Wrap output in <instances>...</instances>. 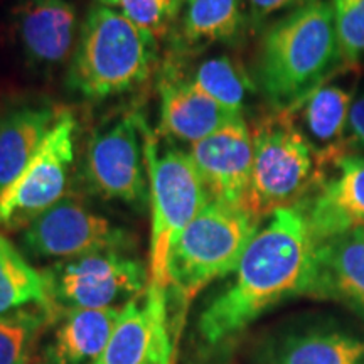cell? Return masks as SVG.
<instances>
[{
  "mask_svg": "<svg viewBox=\"0 0 364 364\" xmlns=\"http://www.w3.org/2000/svg\"><path fill=\"white\" fill-rule=\"evenodd\" d=\"M260 223L245 208L209 201L182 231L167 263V292L176 300L181 321L204 287L236 270Z\"/></svg>",
  "mask_w": 364,
  "mask_h": 364,
  "instance_id": "obj_5",
  "label": "cell"
},
{
  "mask_svg": "<svg viewBox=\"0 0 364 364\" xmlns=\"http://www.w3.org/2000/svg\"><path fill=\"white\" fill-rule=\"evenodd\" d=\"M338 29L343 75L364 68V0H329Z\"/></svg>",
  "mask_w": 364,
  "mask_h": 364,
  "instance_id": "obj_25",
  "label": "cell"
},
{
  "mask_svg": "<svg viewBox=\"0 0 364 364\" xmlns=\"http://www.w3.org/2000/svg\"><path fill=\"white\" fill-rule=\"evenodd\" d=\"M118 2H120V0H98V4H102V6H107V7H117Z\"/></svg>",
  "mask_w": 364,
  "mask_h": 364,
  "instance_id": "obj_29",
  "label": "cell"
},
{
  "mask_svg": "<svg viewBox=\"0 0 364 364\" xmlns=\"http://www.w3.org/2000/svg\"><path fill=\"white\" fill-rule=\"evenodd\" d=\"M122 309V307H120ZM120 309H70L56 317L46 364H93L107 348Z\"/></svg>",
  "mask_w": 364,
  "mask_h": 364,
  "instance_id": "obj_18",
  "label": "cell"
},
{
  "mask_svg": "<svg viewBox=\"0 0 364 364\" xmlns=\"http://www.w3.org/2000/svg\"><path fill=\"white\" fill-rule=\"evenodd\" d=\"M253 166L245 208L258 220L306 203L327 174L289 112L272 110L252 129Z\"/></svg>",
  "mask_w": 364,
  "mask_h": 364,
  "instance_id": "obj_4",
  "label": "cell"
},
{
  "mask_svg": "<svg viewBox=\"0 0 364 364\" xmlns=\"http://www.w3.org/2000/svg\"><path fill=\"white\" fill-rule=\"evenodd\" d=\"M184 78L235 115H243L250 95L258 91L253 76L228 54L203 59Z\"/></svg>",
  "mask_w": 364,
  "mask_h": 364,
  "instance_id": "obj_23",
  "label": "cell"
},
{
  "mask_svg": "<svg viewBox=\"0 0 364 364\" xmlns=\"http://www.w3.org/2000/svg\"><path fill=\"white\" fill-rule=\"evenodd\" d=\"M14 29L29 65L51 71L71 63L78 44V11L70 0H21Z\"/></svg>",
  "mask_w": 364,
  "mask_h": 364,
  "instance_id": "obj_13",
  "label": "cell"
},
{
  "mask_svg": "<svg viewBox=\"0 0 364 364\" xmlns=\"http://www.w3.org/2000/svg\"><path fill=\"white\" fill-rule=\"evenodd\" d=\"M247 29V0H184L179 39L191 51L215 44H235Z\"/></svg>",
  "mask_w": 364,
  "mask_h": 364,
  "instance_id": "obj_21",
  "label": "cell"
},
{
  "mask_svg": "<svg viewBox=\"0 0 364 364\" xmlns=\"http://www.w3.org/2000/svg\"><path fill=\"white\" fill-rule=\"evenodd\" d=\"M161 124L159 134L177 142L194 145L213 135L236 117L216 100L189 83L174 68L164 75L159 86Z\"/></svg>",
  "mask_w": 364,
  "mask_h": 364,
  "instance_id": "obj_16",
  "label": "cell"
},
{
  "mask_svg": "<svg viewBox=\"0 0 364 364\" xmlns=\"http://www.w3.org/2000/svg\"><path fill=\"white\" fill-rule=\"evenodd\" d=\"M182 6L184 0H120L117 7L132 22L157 38L181 16Z\"/></svg>",
  "mask_w": 364,
  "mask_h": 364,
  "instance_id": "obj_26",
  "label": "cell"
},
{
  "mask_svg": "<svg viewBox=\"0 0 364 364\" xmlns=\"http://www.w3.org/2000/svg\"><path fill=\"white\" fill-rule=\"evenodd\" d=\"M265 364H363L364 341L353 334L311 327L273 341L263 353Z\"/></svg>",
  "mask_w": 364,
  "mask_h": 364,
  "instance_id": "obj_20",
  "label": "cell"
},
{
  "mask_svg": "<svg viewBox=\"0 0 364 364\" xmlns=\"http://www.w3.org/2000/svg\"><path fill=\"white\" fill-rule=\"evenodd\" d=\"M304 206L316 245L364 228L363 154L339 159Z\"/></svg>",
  "mask_w": 364,
  "mask_h": 364,
  "instance_id": "obj_14",
  "label": "cell"
},
{
  "mask_svg": "<svg viewBox=\"0 0 364 364\" xmlns=\"http://www.w3.org/2000/svg\"><path fill=\"white\" fill-rule=\"evenodd\" d=\"M56 316L31 311L0 317V364H31L34 341L48 322Z\"/></svg>",
  "mask_w": 364,
  "mask_h": 364,
  "instance_id": "obj_24",
  "label": "cell"
},
{
  "mask_svg": "<svg viewBox=\"0 0 364 364\" xmlns=\"http://www.w3.org/2000/svg\"><path fill=\"white\" fill-rule=\"evenodd\" d=\"M309 2L311 0H247L250 29L263 31L270 22Z\"/></svg>",
  "mask_w": 364,
  "mask_h": 364,
  "instance_id": "obj_27",
  "label": "cell"
},
{
  "mask_svg": "<svg viewBox=\"0 0 364 364\" xmlns=\"http://www.w3.org/2000/svg\"><path fill=\"white\" fill-rule=\"evenodd\" d=\"M145 297L129 300L120 309L107 348L93 364H174L169 292L147 285Z\"/></svg>",
  "mask_w": 364,
  "mask_h": 364,
  "instance_id": "obj_11",
  "label": "cell"
},
{
  "mask_svg": "<svg viewBox=\"0 0 364 364\" xmlns=\"http://www.w3.org/2000/svg\"><path fill=\"white\" fill-rule=\"evenodd\" d=\"M348 144L353 154H364V88L354 93L349 110Z\"/></svg>",
  "mask_w": 364,
  "mask_h": 364,
  "instance_id": "obj_28",
  "label": "cell"
},
{
  "mask_svg": "<svg viewBox=\"0 0 364 364\" xmlns=\"http://www.w3.org/2000/svg\"><path fill=\"white\" fill-rule=\"evenodd\" d=\"M31 311L59 316L44 273L36 270L24 255L0 233V317Z\"/></svg>",
  "mask_w": 364,
  "mask_h": 364,
  "instance_id": "obj_22",
  "label": "cell"
},
{
  "mask_svg": "<svg viewBox=\"0 0 364 364\" xmlns=\"http://www.w3.org/2000/svg\"><path fill=\"white\" fill-rule=\"evenodd\" d=\"M157 38L118 9L97 4L86 14L70 63V86L88 100L139 88L152 75Z\"/></svg>",
  "mask_w": 364,
  "mask_h": 364,
  "instance_id": "obj_3",
  "label": "cell"
},
{
  "mask_svg": "<svg viewBox=\"0 0 364 364\" xmlns=\"http://www.w3.org/2000/svg\"><path fill=\"white\" fill-rule=\"evenodd\" d=\"M189 156L209 201L245 208L252 181L253 140L243 117H236L213 135L191 145Z\"/></svg>",
  "mask_w": 364,
  "mask_h": 364,
  "instance_id": "obj_12",
  "label": "cell"
},
{
  "mask_svg": "<svg viewBox=\"0 0 364 364\" xmlns=\"http://www.w3.org/2000/svg\"><path fill=\"white\" fill-rule=\"evenodd\" d=\"M338 75L343 59L329 0H311L262 31L253 81L272 110H292Z\"/></svg>",
  "mask_w": 364,
  "mask_h": 364,
  "instance_id": "obj_2",
  "label": "cell"
},
{
  "mask_svg": "<svg viewBox=\"0 0 364 364\" xmlns=\"http://www.w3.org/2000/svg\"><path fill=\"white\" fill-rule=\"evenodd\" d=\"M316 247L304 203L268 216L245 250L233 280L203 309L198 318L201 343L225 346L284 300L307 297Z\"/></svg>",
  "mask_w": 364,
  "mask_h": 364,
  "instance_id": "obj_1",
  "label": "cell"
},
{
  "mask_svg": "<svg viewBox=\"0 0 364 364\" xmlns=\"http://www.w3.org/2000/svg\"><path fill=\"white\" fill-rule=\"evenodd\" d=\"M354 93V90L329 81L292 110H285L321 157L327 172L339 159L353 154L348 144V122Z\"/></svg>",
  "mask_w": 364,
  "mask_h": 364,
  "instance_id": "obj_17",
  "label": "cell"
},
{
  "mask_svg": "<svg viewBox=\"0 0 364 364\" xmlns=\"http://www.w3.org/2000/svg\"><path fill=\"white\" fill-rule=\"evenodd\" d=\"M59 312L70 309H120L145 294L149 268L120 252H102L58 262L43 272Z\"/></svg>",
  "mask_w": 364,
  "mask_h": 364,
  "instance_id": "obj_7",
  "label": "cell"
},
{
  "mask_svg": "<svg viewBox=\"0 0 364 364\" xmlns=\"http://www.w3.org/2000/svg\"><path fill=\"white\" fill-rule=\"evenodd\" d=\"M307 297L334 300L364 318V228L317 245Z\"/></svg>",
  "mask_w": 364,
  "mask_h": 364,
  "instance_id": "obj_15",
  "label": "cell"
},
{
  "mask_svg": "<svg viewBox=\"0 0 364 364\" xmlns=\"http://www.w3.org/2000/svg\"><path fill=\"white\" fill-rule=\"evenodd\" d=\"M27 252L38 258L75 260L86 255L118 252L125 233L75 198H63L22 233Z\"/></svg>",
  "mask_w": 364,
  "mask_h": 364,
  "instance_id": "obj_10",
  "label": "cell"
},
{
  "mask_svg": "<svg viewBox=\"0 0 364 364\" xmlns=\"http://www.w3.org/2000/svg\"><path fill=\"white\" fill-rule=\"evenodd\" d=\"M144 144V120L135 113L95 132L85 154L90 189L103 199L142 208L149 199Z\"/></svg>",
  "mask_w": 364,
  "mask_h": 364,
  "instance_id": "obj_9",
  "label": "cell"
},
{
  "mask_svg": "<svg viewBox=\"0 0 364 364\" xmlns=\"http://www.w3.org/2000/svg\"><path fill=\"white\" fill-rule=\"evenodd\" d=\"M144 150L149 174L150 253L149 285L169 289L167 263L176 240L209 203L201 176L189 152L159 150L157 136L144 122Z\"/></svg>",
  "mask_w": 364,
  "mask_h": 364,
  "instance_id": "obj_6",
  "label": "cell"
},
{
  "mask_svg": "<svg viewBox=\"0 0 364 364\" xmlns=\"http://www.w3.org/2000/svg\"><path fill=\"white\" fill-rule=\"evenodd\" d=\"M59 113L51 105H22L0 117V193L26 169Z\"/></svg>",
  "mask_w": 364,
  "mask_h": 364,
  "instance_id": "obj_19",
  "label": "cell"
},
{
  "mask_svg": "<svg viewBox=\"0 0 364 364\" xmlns=\"http://www.w3.org/2000/svg\"><path fill=\"white\" fill-rule=\"evenodd\" d=\"M76 120L61 108L56 124L21 176L0 193V228L19 230L66 198L75 162Z\"/></svg>",
  "mask_w": 364,
  "mask_h": 364,
  "instance_id": "obj_8",
  "label": "cell"
}]
</instances>
